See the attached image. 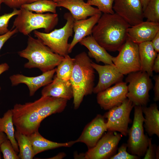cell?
Wrapping results in <instances>:
<instances>
[{"instance_id":"obj_44","label":"cell","mask_w":159,"mask_h":159,"mask_svg":"<svg viewBox=\"0 0 159 159\" xmlns=\"http://www.w3.org/2000/svg\"><path fill=\"white\" fill-rule=\"evenodd\" d=\"M64 155H65L64 154V153H61L60 154H59L58 155L52 158H50L51 159H60L64 157Z\"/></svg>"},{"instance_id":"obj_40","label":"cell","mask_w":159,"mask_h":159,"mask_svg":"<svg viewBox=\"0 0 159 159\" xmlns=\"http://www.w3.org/2000/svg\"><path fill=\"white\" fill-rule=\"evenodd\" d=\"M152 71L156 73L159 72V54L158 53L154 60L152 67Z\"/></svg>"},{"instance_id":"obj_27","label":"cell","mask_w":159,"mask_h":159,"mask_svg":"<svg viewBox=\"0 0 159 159\" xmlns=\"http://www.w3.org/2000/svg\"><path fill=\"white\" fill-rule=\"evenodd\" d=\"M15 137L19 150L18 155L21 159H32L35 156L28 136L16 130Z\"/></svg>"},{"instance_id":"obj_47","label":"cell","mask_w":159,"mask_h":159,"mask_svg":"<svg viewBox=\"0 0 159 159\" xmlns=\"http://www.w3.org/2000/svg\"><path fill=\"white\" fill-rule=\"evenodd\" d=\"M5 0H0V10L1 9V4L2 3H4Z\"/></svg>"},{"instance_id":"obj_12","label":"cell","mask_w":159,"mask_h":159,"mask_svg":"<svg viewBox=\"0 0 159 159\" xmlns=\"http://www.w3.org/2000/svg\"><path fill=\"white\" fill-rule=\"evenodd\" d=\"M113 3V10L131 26L143 21L140 0H114Z\"/></svg>"},{"instance_id":"obj_25","label":"cell","mask_w":159,"mask_h":159,"mask_svg":"<svg viewBox=\"0 0 159 159\" xmlns=\"http://www.w3.org/2000/svg\"><path fill=\"white\" fill-rule=\"evenodd\" d=\"M34 155L42 152L60 147H68L76 143L75 140L63 143L49 140L41 135L39 131L28 135Z\"/></svg>"},{"instance_id":"obj_21","label":"cell","mask_w":159,"mask_h":159,"mask_svg":"<svg viewBox=\"0 0 159 159\" xmlns=\"http://www.w3.org/2000/svg\"><path fill=\"white\" fill-rule=\"evenodd\" d=\"M41 95L42 96L60 98L68 100L73 98V90L69 80H63L55 76L51 82L44 87Z\"/></svg>"},{"instance_id":"obj_13","label":"cell","mask_w":159,"mask_h":159,"mask_svg":"<svg viewBox=\"0 0 159 159\" xmlns=\"http://www.w3.org/2000/svg\"><path fill=\"white\" fill-rule=\"evenodd\" d=\"M127 83L122 81L97 93V102L102 108L109 110L121 104L127 98Z\"/></svg>"},{"instance_id":"obj_31","label":"cell","mask_w":159,"mask_h":159,"mask_svg":"<svg viewBox=\"0 0 159 159\" xmlns=\"http://www.w3.org/2000/svg\"><path fill=\"white\" fill-rule=\"evenodd\" d=\"M114 0H88L87 3L94 5L103 13L113 14L115 13L112 6Z\"/></svg>"},{"instance_id":"obj_7","label":"cell","mask_w":159,"mask_h":159,"mask_svg":"<svg viewBox=\"0 0 159 159\" xmlns=\"http://www.w3.org/2000/svg\"><path fill=\"white\" fill-rule=\"evenodd\" d=\"M134 118L131 127L128 129L127 151L129 153L140 157L144 155L148 147L150 138L144 133L145 120L142 106H135Z\"/></svg>"},{"instance_id":"obj_45","label":"cell","mask_w":159,"mask_h":159,"mask_svg":"<svg viewBox=\"0 0 159 159\" xmlns=\"http://www.w3.org/2000/svg\"><path fill=\"white\" fill-rule=\"evenodd\" d=\"M159 146H157L155 151V159H159Z\"/></svg>"},{"instance_id":"obj_5","label":"cell","mask_w":159,"mask_h":159,"mask_svg":"<svg viewBox=\"0 0 159 159\" xmlns=\"http://www.w3.org/2000/svg\"><path fill=\"white\" fill-rule=\"evenodd\" d=\"M64 18L66 20L62 28L49 33H43L35 30V36L54 52L62 56L68 54L69 38L72 36L74 19L70 12L65 13Z\"/></svg>"},{"instance_id":"obj_48","label":"cell","mask_w":159,"mask_h":159,"mask_svg":"<svg viewBox=\"0 0 159 159\" xmlns=\"http://www.w3.org/2000/svg\"><path fill=\"white\" fill-rule=\"evenodd\" d=\"M52 0L56 2H57L58 1H60L62 0Z\"/></svg>"},{"instance_id":"obj_33","label":"cell","mask_w":159,"mask_h":159,"mask_svg":"<svg viewBox=\"0 0 159 159\" xmlns=\"http://www.w3.org/2000/svg\"><path fill=\"white\" fill-rule=\"evenodd\" d=\"M20 11V9L14 8L12 12L0 15V35L4 34L9 31L8 27L9 20L13 16L18 15Z\"/></svg>"},{"instance_id":"obj_37","label":"cell","mask_w":159,"mask_h":159,"mask_svg":"<svg viewBox=\"0 0 159 159\" xmlns=\"http://www.w3.org/2000/svg\"><path fill=\"white\" fill-rule=\"evenodd\" d=\"M26 2V0H5L4 3L9 7L14 9L20 8Z\"/></svg>"},{"instance_id":"obj_10","label":"cell","mask_w":159,"mask_h":159,"mask_svg":"<svg viewBox=\"0 0 159 159\" xmlns=\"http://www.w3.org/2000/svg\"><path fill=\"white\" fill-rule=\"evenodd\" d=\"M134 106L127 98L120 105L109 110L104 116L107 119V130L117 131L122 135L126 136L128 125L131 122L130 113Z\"/></svg>"},{"instance_id":"obj_3","label":"cell","mask_w":159,"mask_h":159,"mask_svg":"<svg viewBox=\"0 0 159 159\" xmlns=\"http://www.w3.org/2000/svg\"><path fill=\"white\" fill-rule=\"evenodd\" d=\"M19 56L28 61L25 68H37L44 73L55 68L64 59V57L52 51L40 40L29 36L26 47L18 52Z\"/></svg>"},{"instance_id":"obj_15","label":"cell","mask_w":159,"mask_h":159,"mask_svg":"<svg viewBox=\"0 0 159 159\" xmlns=\"http://www.w3.org/2000/svg\"><path fill=\"white\" fill-rule=\"evenodd\" d=\"M107 130L106 122L104 116L98 114L85 127L76 143H85L89 149L94 147Z\"/></svg>"},{"instance_id":"obj_16","label":"cell","mask_w":159,"mask_h":159,"mask_svg":"<svg viewBox=\"0 0 159 159\" xmlns=\"http://www.w3.org/2000/svg\"><path fill=\"white\" fill-rule=\"evenodd\" d=\"M56 69L55 68L36 77H28L21 74H13L10 77L9 79L12 86L21 83L26 85L29 90V96H32L40 88L52 82Z\"/></svg>"},{"instance_id":"obj_14","label":"cell","mask_w":159,"mask_h":159,"mask_svg":"<svg viewBox=\"0 0 159 159\" xmlns=\"http://www.w3.org/2000/svg\"><path fill=\"white\" fill-rule=\"evenodd\" d=\"M91 65L99 76L97 84L93 89V92L94 93L97 94L113 84L122 81L124 75L118 71L114 64L102 65L92 61Z\"/></svg>"},{"instance_id":"obj_46","label":"cell","mask_w":159,"mask_h":159,"mask_svg":"<svg viewBox=\"0 0 159 159\" xmlns=\"http://www.w3.org/2000/svg\"><path fill=\"white\" fill-rule=\"evenodd\" d=\"M27 2L26 3H33L38 1L41 0H26Z\"/></svg>"},{"instance_id":"obj_38","label":"cell","mask_w":159,"mask_h":159,"mask_svg":"<svg viewBox=\"0 0 159 159\" xmlns=\"http://www.w3.org/2000/svg\"><path fill=\"white\" fill-rule=\"evenodd\" d=\"M155 83L153 88L154 93V100L157 102L159 100V75H155L153 76Z\"/></svg>"},{"instance_id":"obj_39","label":"cell","mask_w":159,"mask_h":159,"mask_svg":"<svg viewBox=\"0 0 159 159\" xmlns=\"http://www.w3.org/2000/svg\"><path fill=\"white\" fill-rule=\"evenodd\" d=\"M151 41L154 49L158 53L159 52V31Z\"/></svg>"},{"instance_id":"obj_11","label":"cell","mask_w":159,"mask_h":159,"mask_svg":"<svg viewBox=\"0 0 159 159\" xmlns=\"http://www.w3.org/2000/svg\"><path fill=\"white\" fill-rule=\"evenodd\" d=\"M122 135L115 131H108L93 147L89 149L84 158L87 159H109L116 152Z\"/></svg>"},{"instance_id":"obj_17","label":"cell","mask_w":159,"mask_h":159,"mask_svg":"<svg viewBox=\"0 0 159 159\" xmlns=\"http://www.w3.org/2000/svg\"><path fill=\"white\" fill-rule=\"evenodd\" d=\"M159 31V23L143 21L128 28L127 37L138 44L151 41Z\"/></svg>"},{"instance_id":"obj_19","label":"cell","mask_w":159,"mask_h":159,"mask_svg":"<svg viewBox=\"0 0 159 159\" xmlns=\"http://www.w3.org/2000/svg\"><path fill=\"white\" fill-rule=\"evenodd\" d=\"M67 101L60 98L42 96L34 102L43 121L52 114L63 111L67 105Z\"/></svg>"},{"instance_id":"obj_36","label":"cell","mask_w":159,"mask_h":159,"mask_svg":"<svg viewBox=\"0 0 159 159\" xmlns=\"http://www.w3.org/2000/svg\"><path fill=\"white\" fill-rule=\"evenodd\" d=\"M18 32L16 28H12L6 33L0 35V50L5 43L12 36Z\"/></svg>"},{"instance_id":"obj_35","label":"cell","mask_w":159,"mask_h":159,"mask_svg":"<svg viewBox=\"0 0 159 159\" xmlns=\"http://www.w3.org/2000/svg\"><path fill=\"white\" fill-rule=\"evenodd\" d=\"M152 138L150 139L149 145L144 155V159H155V151L157 147L155 144L152 143Z\"/></svg>"},{"instance_id":"obj_2","label":"cell","mask_w":159,"mask_h":159,"mask_svg":"<svg viewBox=\"0 0 159 159\" xmlns=\"http://www.w3.org/2000/svg\"><path fill=\"white\" fill-rule=\"evenodd\" d=\"M69 79L73 92V104L75 109L80 107L84 96L93 92L95 72L92 61L85 52L77 55Z\"/></svg>"},{"instance_id":"obj_22","label":"cell","mask_w":159,"mask_h":159,"mask_svg":"<svg viewBox=\"0 0 159 159\" xmlns=\"http://www.w3.org/2000/svg\"><path fill=\"white\" fill-rule=\"evenodd\" d=\"M79 43L88 49V56L94 59L97 63L114 64L112 62L113 57L97 42L92 35L84 38Z\"/></svg>"},{"instance_id":"obj_43","label":"cell","mask_w":159,"mask_h":159,"mask_svg":"<svg viewBox=\"0 0 159 159\" xmlns=\"http://www.w3.org/2000/svg\"><path fill=\"white\" fill-rule=\"evenodd\" d=\"M150 0H140L143 7V11L145 9Z\"/></svg>"},{"instance_id":"obj_20","label":"cell","mask_w":159,"mask_h":159,"mask_svg":"<svg viewBox=\"0 0 159 159\" xmlns=\"http://www.w3.org/2000/svg\"><path fill=\"white\" fill-rule=\"evenodd\" d=\"M102 14L101 13L86 19L74 20L73 30L74 34L72 42L69 44L68 54L72 52L75 45L83 38L92 34V29Z\"/></svg>"},{"instance_id":"obj_34","label":"cell","mask_w":159,"mask_h":159,"mask_svg":"<svg viewBox=\"0 0 159 159\" xmlns=\"http://www.w3.org/2000/svg\"><path fill=\"white\" fill-rule=\"evenodd\" d=\"M127 143H124L118 149V153L111 157L110 159H139L140 157L130 154L127 151Z\"/></svg>"},{"instance_id":"obj_18","label":"cell","mask_w":159,"mask_h":159,"mask_svg":"<svg viewBox=\"0 0 159 159\" xmlns=\"http://www.w3.org/2000/svg\"><path fill=\"white\" fill-rule=\"evenodd\" d=\"M58 7H63L69 11L74 20L86 19L102 13L84 2V0H62L56 2Z\"/></svg>"},{"instance_id":"obj_1","label":"cell","mask_w":159,"mask_h":159,"mask_svg":"<svg viewBox=\"0 0 159 159\" xmlns=\"http://www.w3.org/2000/svg\"><path fill=\"white\" fill-rule=\"evenodd\" d=\"M130 26L116 13H103L93 27L92 35L106 50L119 51L128 38Z\"/></svg>"},{"instance_id":"obj_9","label":"cell","mask_w":159,"mask_h":159,"mask_svg":"<svg viewBox=\"0 0 159 159\" xmlns=\"http://www.w3.org/2000/svg\"><path fill=\"white\" fill-rule=\"evenodd\" d=\"M112 62L118 71L123 75L141 71L138 44L128 38L119 51Z\"/></svg>"},{"instance_id":"obj_24","label":"cell","mask_w":159,"mask_h":159,"mask_svg":"<svg viewBox=\"0 0 159 159\" xmlns=\"http://www.w3.org/2000/svg\"><path fill=\"white\" fill-rule=\"evenodd\" d=\"M143 113L145 115L143 127L148 135L151 137L156 135L159 137V111L156 103L147 107L142 106Z\"/></svg>"},{"instance_id":"obj_28","label":"cell","mask_w":159,"mask_h":159,"mask_svg":"<svg viewBox=\"0 0 159 159\" xmlns=\"http://www.w3.org/2000/svg\"><path fill=\"white\" fill-rule=\"evenodd\" d=\"M57 7V3L52 0H41L31 3L24 4L21 7L37 13L43 14L46 12L56 13Z\"/></svg>"},{"instance_id":"obj_29","label":"cell","mask_w":159,"mask_h":159,"mask_svg":"<svg viewBox=\"0 0 159 159\" xmlns=\"http://www.w3.org/2000/svg\"><path fill=\"white\" fill-rule=\"evenodd\" d=\"M74 62V58L68 54L64 56V59L57 66L55 76L62 80H69L71 76Z\"/></svg>"},{"instance_id":"obj_4","label":"cell","mask_w":159,"mask_h":159,"mask_svg":"<svg viewBox=\"0 0 159 159\" xmlns=\"http://www.w3.org/2000/svg\"><path fill=\"white\" fill-rule=\"evenodd\" d=\"M20 12L14 19L13 28L27 35L32 31L43 28L49 33L57 25L58 16L56 13H34L24 8L20 7Z\"/></svg>"},{"instance_id":"obj_41","label":"cell","mask_w":159,"mask_h":159,"mask_svg":"<svg viewBox=\"0 0 159 159\" xmlns=\"http://www.w3.org/2000/svg\"><path fill=\"white\" fill-rule=\"evenodd\" d=\"M9 68V65L6 63L0 64V75L2 73L8 70ZM1 87L0 86V91Z\"/></svg>"},{"instance_id":"obj_30","label":"cell","mask_w":159,"mask_h":159,"mask_svg":"<svg viewBox=\"0 0 159 159\" xmlns=\"http://www.w3.org/2000/svg\"><path fill=\"white\" fill-rule=\"evenodd\" d=\"M143 15L147 21L159 23V0H150Z\"/></svg>"},{"instance_id":"obj_26","label":"cell","mask_w":159,"mask_h":159,"mask_svg":"<svg viewBox=\"0 0 159 159\" xmlns=\"http://www.w3.org/2000/svg\"><path fill=\"white\" fill-rule=\"evenodd\" d=\"M12 109L8 110L3 116L0 117V130L4 132L10 141L16 153L18 154L19 150L15 137V130L12 119Z\"/></svg>"},{"instance_id":"obj_32","label":"cell","mask_w":159,"mask_h":159,"mask_svg":"<svg viewBox=\"0 0 159 159\" xmlns=\"http://www.w3.org/2000/svg\"><path fill=\"white\" fill-rule=\"evenodd\" d=\"M0 150L4 159H20L8 139L2 143L0 146Z\"/></svg>"},{"instance_id":"obj_23","label":"cell","mask_w":159,"mask_h":159,"mask_svg":"<svg viewBox=\"0 0 159 159\" xmlns=\"http://www.w3.org/2000/svg\"><path fill=\"white\" fill-rule=\"evenodd\" d=\"M138 52L141 64V71L153 77L152 67L158 54L154 49L151 41L138 44Z\"/></svg>"},{"instance_id":"obj_42","label":"cell","mask_w":159,"mask_h":159,"mask_svg":"<svg viewBox=\"0 0 159 159\" xmlns=\"http://www.w3.org/2000/svg\"><path fill=\"white\" fill-rule=\"evenodd\" d=\"M8 139L6 135L0 130V159L1 158L0 146L2 143L6 139Z\"/></svg>"},{"instance_id":"obj_6","label":"cell","mask_w":159,"mask_h":159,"mask_svg":"<svg viewBox=\"0 0 159 159\" xmlns=\"http://www.w3.org/2000/svg\"><path fill=\"white\" fill-rule=\"evenodd\" d=\"M12 110L13 122L16 130L28 136L39 131L42 121L33 102L16 104Z\"/></svg>"},{"instance_id":"obj_8","label":"cell","mask_w":159,"mask_h":159,"mask_svg":"<svg viewBox=\"0 0 159 159\" xmlns=\"http://www.w3.org/2000/svg\"><path fill=\"white\" fill-rule=\"evenodd\" d=\"M126 78L127 86V98L135 106H146L149 101V92L153 87L150 76L141 71L131 72Z\"/></svg>"}]
</instances>
